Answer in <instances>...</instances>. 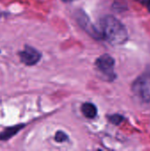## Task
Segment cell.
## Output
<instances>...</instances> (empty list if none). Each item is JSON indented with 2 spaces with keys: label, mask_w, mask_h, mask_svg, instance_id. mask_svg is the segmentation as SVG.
I'll list each match as a JSON object with an SVG mask.
<instances>
[{
  "label": "cell",
  "mask_w": 150,
  "mask_h": 151,
  "mask_svg": "<svg viewBox=\"0 0 150 151\" xmlns=\"http://www.w3.org/2000/svg\"><path fill=\"white\" fill-rule=\"evenodd\" d=\"M103 37L112 45L124 44L128 39V34L125 26L115 17L108 15L100 21Z\"/></svg>",
  "instance_id": "1"
},
{
  "label": "cell",
  "mask_w": 150,
  "mask_h": 151,
  "mask_svg": "<svg viewBox=\"0 0 150 151\" xmlns=\"http://www.w3.org/2000/svg\"><path fill=\"white\" fill-rule=\"evenodd\" d=\"M132 89L141 100L150 102V73H144L136 79Z\"/></svg>",
  "instance_id": "2"
},
{
  "label": "cell",
  "mask_w": 150,
  "mask_h": 151,
  "mask_svg": "<svg viewBox=\"0 0 150 151\" xmlns=\"http://www.w3.org/2000/svg\"><path fill=\"white\" fill-rule=\"evenodd\" d=\"M19 57L24 65L27 66H33L41 60L42 54L34 47L25 45L24 49L19 52Z\"/></svg>",
  "instance_id": "3"
},
{
  "label": "cell",
  "mask_w": 150,
  "mask_h": 151,
  "mask_svg": "<svg viewBox=\"0 0 150 151\" xmlns=\"http://www.w3.org/2000/svg\"><path fill=\"white\" fill-rule=\"evenodd\" d=\"M75 18H76L78 24L92 37H94L95 39H102L103 38L102 33H99L98 30L91 24L90 19H88V15L85 12H83L82 11H78L76 15H75Z\"/></svg>",
  "instance_id": "4"
},
{
  "label": "cell",
  "mask_w": 150,
  "mask_h": 151,
  "mask_svg": "<svg viewBox=\"0 0 150 151\" xmlns=\"http://www.w3.org/2000/svg\"><path fill=\"white\" fill-rule=\"evenodd\" d=\"M95 65L101 73L113 78L115 60L112 57H111L110 55L104 54L97 58Z\"/></svg>",
  "instance_id": "5"
},
{
  "label": "cell",
  "mask_w": 150,
  "mask_h": 151,
  "mask_svg": "<svg viewBox=\"0 0 150 151\" xmlns=\"http://www.w3.org/2000/svg\"><path fill=\"white\" fill-rule=\"evenodd\" d=\"M25 127V124H19L15 125L10 127L5 128L4 131L0 133V141H7L16 135L23 127Z\"/></svg>",
  "instance_id": "6"
},
{
  "label": "cell",
  "mask_w": 150,
  "mask_h": 151,
  "mask_svg": "<svg viewBox=\"0 0 150 151\" xmlns=\"http://www.w3.org/2000/svg\"><path fill=\"white\" fill-rule=\"evenodd\" d=\"M82 114L88 119H94L97 115V108L91 103H85L81 106Z\"/></svg>",
  "instance_id": "7"
},
{
  "label": "cell",
  "mask_w": 150,
  "mask_h": 151,
  "mask_svg": "<svg viewBox=\"0 0 150 151\" xmlns=\"http://www.w3.org/2000/svg\"><path fill=\"white\" fill-rule=\"evenodd\" d=\"M109 120H110L111 123L115 124V125H118V124H120V123L124 120V118H123L122 115L115 114V115L110 116V117H109Z\"/></svg>",
  "instance_id": "8"
},
{
  "label": "cell",
  "mask_w": 150,
  "mask_h": 151,
  "mask_svg": "<svg viewBox=\"0 0 150 151\" xmlns=\"http://www.w3.org/2000/svg\"><path fill=\"white\" fill-rule=\"evenodd\" d=\"M68 139V136L64 133V132H57L55 135V141L57 142H64L65 141H67Z\"/></svg>",
  "instance_id": "9"
},
{
  "label": "cell",
  "mask_w": 150,
  "mask_h": 151,
  "mask_svg": "<svg viewBox=\"0 0 150 151\" xmlns=\"http://www.w3.org/2000/svg\"><path fill=\"white\" fill-rule=\"evenodd\" d=\"M6 15H8V13H6V12H4L0 11V17H4V16H6Z\"/></svg>",
  "instance_id": "10"
},
{
  "label": "cell",
  "mask_w": 150,
  "mask_h": 151,
  "mask_svg": "<svg viewBox=\"0 0 150 151\" xmlns=\"http://www.w3.org/2000/svg\"><path fill=\"white\" fill-rule=\"evenodd\" d=\"M148 8H149V11L150 12V0H149V2H148Z\"/></svg>",
  "instance_id": "11"
},
{
  "label": "cell",
  "mask_w": 150,
  "mask_h": 151,
  "mask_svg": "<svg viewBox=\"0 0 150 151\" xmlns=\"http://www.w3.org/2000/svg\"><path fill=\"white\" fill-rule=\"evenodd\" d=\"M62 1H64V2H65V3H68V2H72V1H74V0H62Z\"/></svg>",
  "instance_id": "12"
}]
</instances>
